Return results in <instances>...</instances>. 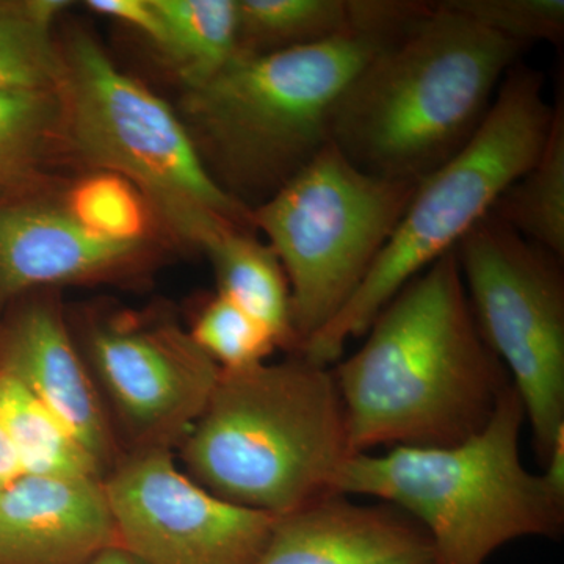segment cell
<instances>
[{
    "instance_id": "obj_1",
    "label": "cell",
    "mask_w": 564,
    "mask_h": 564,
    "mask_svg": "<svg viewBox=\"0 0 564 564\" xmlns=\"http://www.w3.org/2000/svg\"><path fill=\"white\" fill-rule=\"evenodd\" d=\"M364 336L333 369L352 455L463 443L511 386L475 322L455 250L408 282Z\"/></svg>"
},
{
    "instance_id": "obj_2",
    "label": "cell",
    "mask_w": 564,
    "mask_h": 564,
    "mask_svg": "<svg viewBox=\"0 0 564 564\" xmlns=\"http://www.w3.org/2000/svg\"><path fill=\"white\" fill-rule=\"evenodd\" d=\"M522 47L425 2L373 52L329 115V143L362 172L417 185L474 139Z\"/></svg>"
},
{
    "instance_id": "obj_3",
    "label": "cell",
    "mask_w": 564,
    "mask_h": 564,
    "mask_svg": "<svg viewBox=\"0 0 564 564\" xmlns=\"http://www.w3.org/2000/svg\"><path fill=\"white\" fill-rule=\"evenodd\" d=\"M182 456L207 491L274 518L337 494L352 452L333 367L295 355L221 370Z\"/></svg>"
},
{
    "instance_id": "obj_4",
    "label": "cell",
    "mask_w": 564,
    "mask_h": 564,
    "mask_svg": "<svg viewBox=\"0 0 564 564\" xmlns=\"http://www.w3.org/2000/svg\"><path fill=\"white\" fill-rule=\"evenodd\" d=\"M525 411L513 386L480 433L451 447L352 455L336 492L375 497L429 534L436 564H485L522 538H558L564 499L522 463Z\"/></svg>"
},
{
    "instance_id": "obj_5",
    "label": "cell",
    "mask_w": 564,
    "mask_h": 564,
    "mask_svg": "<svg viewBox=\"0 0 564 564\" xmlns=\"http://www.w3.org/2000/svg\"><path fill=\"white\" fill-rule=\"evenodd\" d=\"M552 113L543 74L516 63L474 139L415 185L402 220L361 288L296 355L328 367L340 361L348 340L362 337L408 282L456 250L533 165L547 140Z\"/></svg>"
},
{
    "instance_id": "obj_6",
    "label": "cell",
    "mask_w": 564,
    "mask_h": 564,
    "mask_svg": "<svg viewBox=\"0 0 564 564\" xmlns=\"http://www.w3.org/2000/svg\"><path fill=\"white\" fill-rule=\"evenodd\" d=\"M384 40L351 31L302 50L239 52L187 90L188 115L225 192L243 206L245 196H258L261 206L302 172L329 143L340 93Z\"/></svg>"
},
{
    "instance_id": "obj_7",
    "label": "cell",
    "mask_w": 564,
    "mask_h": 564,
    "mask_svg": "<svg viewBox=\"0 0 564 564\" xmlns=\"http://www.w3.org/2000/svg\"><path fill=\"white\" fill-rule=\"evenodd\" d=\"M65 85L79 150L140 188L185 240L206 251L221 234L252 226L251 210L215 181L172 109L88 36L70 44Z\"/></svg>"
},
{
    "instance_id": "obj_8",
    "label": "cell",
    "mask_w": 564,
    "mask_h": 564,
    "mask_svg": "<svg viewBox=\"0 0 564 564\" xmlns=\"http://www.w3.org/2000/svg\"><path fill=\"white\" fill-rule=\"evenodd\" d=\"M414 191L362 172L328 143L251 209V225L265 232L288 276L299 351L361 288Z\"/></svg>"
},
{
    "instance_id": "obj_9",
    "label": "cell",
    "mask_w": 564,
    "mask_h": 564,
    "mask_svg": "<svg viewBox=\"0 0 564 564\" xmlns=\"http://www.w3.org/2000/svg\"><path fill=\"white\" fill-rule=\"evenodd\" d=\"M455 252L475 322L521 399L543 464L564 429L563 261L491 214Z\"/></svg>"
},
{
    "instance_id": "obj_10",
    "label": "cell",
    "mask_w": 564,
    "mask_h": 564,
    "mask_svg": "<svg viewBox=\"0 0 564 564\" xmlns=\"http://www.w3.org/2000/svg\"><path fill=\"white\" fill-rule=\"evenodd\" d=\"M117 543L147 564H252L276 518L240 507L148 447L104 484Z\"/></svg>"
},
{
    "instance_id": "obj_11",
    "label": "cell",
    "mask_w": 564,
    "mask_h": 564,
    "mask_svg": "<svg viewBox=\"0 0 564 564\" xmlns=\"http://www.w3.org/2000/svg\"><path fill=\"white\" fill-rule=\"evenodd\" d=\"M91 351L122 417L151 447L192 429L221 372L191 334L172 326L101 329Z\"/></svg>"
},
{
    "instance_id": "obj_12",
    "label": "cell",
    "mask_w": 564,
    "mask_h": 564,
    "mask_svg": "<svg viewBox=\"0 0 564 564\" xmlns=\"http://www.w3.org/2000/svg\"><path fill=\"white\" fill-rule=\"evenodd\" d=\"M252 564H436L429 534L389 503L329 494L276 518Z\"/></svg>"
},
{
    "instance_id": "obj_13",
    "label": "cell",
    "mask_w": 564,
    "mask_h": 564,
    "mask_svg": "<svg viewBox=\"0 0 564 564\" xmlns=\"http://www.w3.org/2000/svg\"><path fill=\"white\" fill-rule=\"evenodd\" d=\"M115 543L98 478L22 475L0 492V564H87Z\"/></svg>"
},
{
    "instance_id": "obj_14",
    "label": "cell",
    "mask_w": 564,
    "mask_h": 564,
    "mask_svg": "<svg viewBox=\"0 0 564 564\" xmlns=\"http://www.w3.org/2000/svg\"><path fill=\"white\" fill-rule=\"evenodd\" d=\"M135 250L91 236L68 212L0 206V303L39 285L104 272Z\"/></svg>"
},
{
    "instance_id": "obj_15",
    "label": "cell",
    "mask_w": 564,
    "mask_h": 564,
    "mask_svg": "<svg viewBox=\"0 0 564 564\" xmlns=\"http://www.w3.org/2000/svg\"><path fill=\"white\" fill-rule=\"evenodd\" d=\"M6 369L28 386L101 466L110 434L98 393L57 314L29 311L18 323Z\"/></svg>"
},
{
    "instance_id": "obj_16",
    "label": "cell",
    "mask_w": 564,
    "mask_h": 564,
    "mask_svg": "<svg viewBox=\"0 0 564 564\" xmlns=\"http://www.w3.org/2000/svg\"><path fill=\"white\" fill-rule=\"evenodd\" d=\"M218 293L265 326L278 347L299 352L293 328L291 288L276 252L245 229L221 234L206 250Z\"/></svg>"
},
{
    "instance_id": "obj_17",
    "label": "cell",
    "mask_w": 564,
    "mask_h": 564,
    "mask_svg": "<svg viewBox=\"0 0 564 564\" xmlns=\"http://www.w3.org/2000/svg\"><path fill=\"white\" fill-rule=\"evenodd\" d=\"M0 429L13 445L24 475L98 478L99 463L6 367L0 370Z\"/></svg>"
},
{
    "instance_id": "obj_18",
    "label": "cell",
    "mask_w": 564,
    "mask_h": 564,
    "mask_svg": "<svg viewBox=\"0 0 564 564\" xmlns=\"http://www.w3.org/2000/svg\"><path fill=\"white\" fill-rule=\"evenodd\" d=\"M492 217L522 239L564 261V104H554L551 129L533 165L494 204Z\"/></svg>"
},
{
    "instance_id": "obj_19",
    "label": "cell",
    "mask_w": 564,
    "mask_h": 564,
    "mask_svg": "<svg viewBox=\"0 0 564 564\" xmlns=\"http://www.w3.org/2000/svg\"><path fill=\"white\" fill-rule=\"evenodd\" d=\"M166 32L165 51L187 90L239 54L237 0H152Z\"/></svg>"
},
{
    "instance_id": "obj_20",
    "label": "cell",
    "mask_w": 564,
    "mask_h": 564,
    "mask_svg": "<svg viewBox=\"0 0 564 564\" xmlns=\"http://www.w3.org/2000/svg\"><path fill=\"white\" fill-rule=\"evenodd\" d=\"M239 52L317 46L351 32L348 0H237Z\"/></svg>"
},
{
    "instance_id": "obj_21",
    "label": "cell",
    "mask_w": 564,
    "mask_h": 564,
    "mask_svg": "<svg viewBox=\"0 0 564 564\" xmlns=\"http://www.w3.org/2000/svg\"><path fill=\"white\" fill-rule=\"evenodd\" d=\"M66 6L63 0L0 3V91L54 90L62 68L50 31Z\"/></svg>"
},
{
    "instance_id": "obj_22",
    "label": "cell",
    "mask_w": 564,
    "mask_h": 564,
    "mask_svg": "<svg viewBox=\"0 0 564 564\" xmlns=\"http://www.w3.org/2000/svg\"><path fill=\"white\" fill-rule=\"evenodd\" d=\"M68 214L85 231L118 243H140L147 214L137 188L118 174H93L73 188Z\"/></svg>"
},
{
    "instance_id": "obj_23",
    "label": "cell",
    "mask_w": 564,
    "mask_h": 564,
    "mask_svg": "<svg viewBox=\"0 0 564 564\" xmlns=\"http://www.w3.org/2000/svg\"><path fill=\"white\" fill-rule=\"evenodd\" d=\"M191 336L221 370L258 366L278 347L265 326L220 293L204 306Z\"/></svg>"
},
{
    "instance_id": "obj_24",
    "label": "cell",
    "mask_w": 564,
    "mask_h": 564,
    "mask_svg": "<svg viewBox=\"0 0 564 564\" xmlns=\"http://www.w3.org/2000/svg\"><path fill=\"white\" fill-rule=\"evenodd\" d=\"M448 9L524 50L563 43L564 0H444Z\"/></svg>"
},
{
    "instance_id": "obj_25",
    "label": "cell",
    "mask_w": 564,
    "mask_h": 564,
    "mask_svg": "<svg viewBox=\"0 0 564 564\" xmlns=\"http://www.w3.org/2000/svg\"><path fill=\"white\" fill-rule=\"evenodd\" d=\"M54 90L0 91V181L29 165L57 117Z\"/></svg>"
},
{
    "instance_id": "obj_26",
    "label": "cell",
    "mask_w": 564,
    "mask_h": 564,
    "mask_svg": "<svg viewBox=\"0 0 564 564\" xmlns=\"http://www.w3.org/2000/svg\"><path fill=\"white\" fill-rule=\"evenodd\" d=\"M87 6L93 11L117 18V20L139 29L148 39L155 41L158 46L165 50V28H163L158 10L152 6V0H90Z\"/></svg>"
},
{
    "instance_id": "obj_27",
    "label": "cell",
    "mask_w": 564,
    "mask_h": 564,
    "mask_svg": "<svg viewBox=\"0 0 564 564\" xmlns=\"http://www.w3.org/2000/svg\"><path fill=\"white\" fill-rule=\"evenodd\" d=\"M541 466H543V474L540 475L543 477L544 484L556 496L564 499V429L555 437L554 444Z\"/></svg>"
},
{
    "instance_id": "obj_28",
    "label": "cell",
    "mask_w": 564,
    "mask_h": 564,
    "mask_svg": "<svg viewBox=\"0 0 564 564\" xmlns=\"http://www.w3.org/2000/svg\"><path fill=\"white\" fill-rule=\"evenodd\" d=\"M22 467L13 445L0 429V485L6 486L22 477Z\"/></svg>"
},
{
    "instance_id": "obj_29",
    "label": "cell",
    "mask_w": 564,
    "mask_h": 564,
    "mask_svg": "<svg viewBox=\"0 0 564 564\" xmlns=\"http://www.w3.org/2000/svg\"><path fill=\"white\" fill-rule=\"evenodd\" d=\"M87 564H147L137 558L122 545L115 543L104 549L98 555L93 556Z\"/></svg>"
},
{
    "instance_id": "obj_30",
    "label": "cell",
    "mask_w": 564,
    "mask_h": 564,
    "mask_svg": "<svg viewBox=\"0 0 564 564\" xmlns=\"http://www.w3.org/2000/svg\"><path fill=\"white\" fill-rule=\"evenodd\" d=\"M2 488H3V486H2V485H0V492H2Z\"/></svg>"
}]
</instances>
